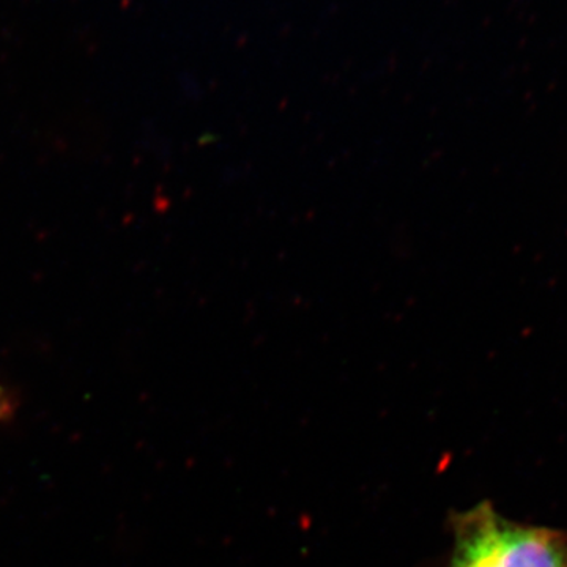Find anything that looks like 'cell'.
I'll list each match as a JSON object with an SVG mask.
<instances>
[{
	"mask_svg": "<svg viewBox=\"0 0 567 567\" xmlns=\"http://www.w3.org/2000/svg\"><path fill=\"white\" fill-rule=\"evenodd\" d=\"M454 548L447 567H567V536L516 524L491 503L453 517Z\"/></svg>",
	"mask_w": 567,
	"mask_h": 567,
	"instance_id": "1",
	"label": "cell"
},
{
	"mask_svg": "<svg viewBox=\"0 0 567 567\" xmlns=\"http://www.w3.org/2000/svg\"><path fill=\"white\" fill-rule=\"evenodd\" d=\"M13 413V402H11L10 395L6 393L2 386H0V421L9 420Z\"/></svg>",
	"mask_w": 567,
	"mask_h": 567,
	"instance_id": "2",
	"label": "cell"
}]
</instances>
